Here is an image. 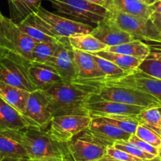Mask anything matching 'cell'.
Instances as JSON below:
<instances>
[{"mask_svg":"<svg viewBox=\"0 0 161 161\" xmlns=\"http://www.w3.org/2000/svg\"><path fill=\"white\" fill-rule=\"evenodd\" d=\"M97 91L93 85L80 82L61 81L44 90L53 117L66 115L90 116L86 104Z\"/></svg>","mask_w":161,"mask_h":161,"instance_id":"obj_1","label":"cell"},{"mask_svg":"<svg viewBox=\"0 0 161 161\" xmlns=\"http://www.w3.org/2000/svg\"><path fill=\"white\" fill-rule=\"evenodd\" d=\"M2 132L20 143L26 151L28 159L31 160L70 155L67 144L55 140L46 130L25 127L21 130H8Z\"/></svg>","mask_w":161,"mask_h":161,"instance_id":"obj_2","label":"cell"},{"mask_svg":"<svg viewBox=\"0 0 161 161\" xmlns=\"http://www.w3.org/2000/svg\"><path fill=\"white\" fill-rule=\"evenodd\" d=\"M23 21L36 27L48 36L57 39L69 37L75 34H90L94 27L87 24L75 21L63 16L50 12L45 8L40 7Z\"/></svg>","mask_w":161,"mask_h":161,"instance_id":"obj_3","label":"cell"},{"mask_svg":"<svg viewBox=\"0 0 161 161\" xmlns=\"http://www.w3.org/2000/svg\"><path fill=\"white\" fill-rule=\"evenodd\" d=\"M105 19L124 31L131 35L135 39L160 42L161 35L151 19H144L120 12L114 8H108Z\"/></svg>","mask_w":161,"mask_h":161,"instance_id":"obj_4","label":"cell"},{"mask_svg":"<svg viewBox=\"0 0 161 161\" xmlns=\"http://www.w3.org/2000/svg\"><path fill=\"white\" fill-rule=\"evenodd\" d=\"M63 17L82 23L97 25L108 14V9L86 0H48Z\"/></svg>","mask_w":161,"mask_h":161,"instance_id":"obj_5","label":"cell"},{"mask_svg":"<svg viewBox=\"0 0 161 161\" xmlns=\"http://www.w3.org/2000/svg\"><path fill=\"white\" fill-rule=\"evenodd\" d=\"M36 42L24 33L12 19L0 15V49L15 53L31 62Z\"/></svg>","mask_w":161,"mask_h":161,"instance_id":"obj_6","label":"cell"},{"mask_svg":"<svg viewBox=\"0 0 161 161\" xmlns=\"http://www.w3.org/2000/svg\"><path fill=\"white\" fill-rule=\"evenodd\" d=\"M31 62L22 57L5 51L0 57V81L29 92L36 91L28 75Z\"/></svg>","mask_w":161,"mask_h":161,"instance_id":"obj_7","label":"cell"},{"mask_svg":"<svg viewBox=\"0 0 161 161\" xmlns=\"http://www.w3.org/2000/svg\"><path fill=\"white\" fill-rule=\"evenodd\" d=\"M94 86L97 87L95 94L106 100L144 108L161 106V102L157 97L139 90L105 85H96Z\"/></svg>","mask_w":161,"mask_h":161,"instance_id":"obj_8","label":"cell"},{"mask_svg":"<svg viewBox=\"0 0 161 161\" xmlns=\"http://www.w3.org/2000/svg\"><path fill=\"white\" fill-rule=\"evenodd\" d=\"M84 83L93 86L105 85L134 88L148 93L161 102V80L151 76L138 69L127 72L125 75L119 78L103 79L101 80H93Z\"/></svg>","mask_w":161,"mask_h":161,"instance_id":"obj_9","label":"cell"},{"mask_svg":"<svg viewBox=\"0 0 161 161\" xmlns=\"http://www.w3.org/2000/svg\"><path fill=\"white\" fill-rule=\"evenodd\" d=\"M67 146L74 161H95L106 155L108 146L85 130L69 142Z\"/></svg>","mask_w":161,"mask_h":161,"instance_id":"obj_10","label":"cell"},{"mask_svg":"<svg viewBox=\"0 0 161 161\" xmlns=\"http://www.w3.org/2000/svg\"><path fill=\"white\" fill-rule=\"evenodd\" d=\"M144 107L106 100L95 93L90 97L86 109L92 119L97 117H137Z\"/></svg>","mask_w":161,"mask_h":161,"instance_id":"obj_11","label":"cell"},{"mask_svg":"<svg viewBox=\"0 0 161 161\" xmlns=\"http://www.w3.org/2000/svg\"><path fill=\"white\" fill-rule=\"evenodd\" d=\"M91 121L92 118L90 116L66 115L54 116L47 131L55 140L67 144L74 137L86 130Z\"/></svg>","mask_w":161,"mask_h":161,"instance_id":"obj_12","label":"cell"},{"mask_svg":"<svg viewBox=\"0 0 161 161\" xmlns=\"http://www.w3.org/2000/svg\"><path fill=\"white\" fill-rule=\"evenodd\" d=\"M21 115L28 127L46 130L50 126L53 115L48 98L43 91L36 90L31 92L25 112Z\"/></svg>","mask_w":161,"mask_h":161,"instance_id":"obj_13","label":"cell"},{"mask_svg":"<svg viewBox=\"0 0 161 161\" xmlns=\"http://www.w3.org/2000/svg\"><path fill=\"white\" fill-rule=\"evenodd\" d=\"M43 64L53 69L62 78L63 81L74 82L76 80L74 49L70 45L69 37L60 39V44L54 54Z\"/></svg>","mask_w":161,"mask_h":161,"instance_id":"obj_14","label":"cell"},{"mask_svg":"<svg viewBox=\"0 0 161 161\" xmlns=\"http://www.w3.org/2000/svg\"><path fill=\"white\" fill-rule=\"evenodd\" d=\"M91 34L108 47L120 45L135 40L131 35L105 18L94 27Z\"/></svg>","mask_w":161,"mask_h":161,"instance_id":"obj_15","label":"cell"},{"mask_svg":"<svg viewBox=\"0 0 161 161\" xmlns=\"http://www.w3.org/2000/svg\"><path fill=\"white\" fill-rule=\"evenodd\" d=\"M86 130L107 146H113L118 141H128L131 136V134L105 122L100 117L92 119Z\"/></svg>","mask_w":161,"mask_h":161,"instance_id":"obj_16","label":"cell"},{"mask_svg":"<svg viewBox=\"0 0 161 161\" xmlns=\"http://www.w3.org/2000/svg\"><path fill=\"white\" fill-rule=\"evenodd\" d=\"M74 58L77 73L75 81L84 83L105 79L104 75L99 70L92 53L74 50Z\"/></svg>","mask_w":161,"mask_h":161,"instance_id":"obj_17","label":"cell"},{"mask_svg":"<svg viewBox=\"0 0 161 161\" xmlns=\"http://www.w3.org/2000/svg\"><path fill=\"white\" fill-rule=\"evenodd\" d=\"M28 75L37 90H44L63 81L62 78L49 66L43 64H33L28 67Z\"/></svg>","mask_w":161,"mask_h":161,"instance_id":"obj_18","label":"cell"},{"mask_svg":"<svg viewBox=\"0 0 161 161\" xmlns=\"http://www.w3.org/2000/svg\"><path fill=\"white\" fill-rule=\"evenodd\" d=\"M28 127L22 115L0 97V132Z\"/></svg>","mask_w":161,"mask_h":161,"instance_id":"obj_19","label":"cell"},{"mask_svg":"<svg viewBox=\"0 0 161 161\" xmlns=\"http://www.w3.org/2000/svg\"><path fill=\"white\" fill-rule=\"evenodd\" d=\"M109 7L144 19L150 18L154 12L152 6L147 5L141 0H108L107 9Z\"/></svg>","mask_w":161,"mask_h":161,"instance_id":"obj_20","label":"cell"},{"mask_svg":"<svg viewBox=\"0 0 161 161\" xmlns=\"http://www.w3.org/2000/svg\"><path fill=\"white\" fill-rule=\"evenodd\" d=\"M30 94L29 91L0 81V97L20 114L25 112Z\"/></svg>","mask_w":161,"mask_h":161,"instance_id":"obj_21","label":"cell"},{"mask_svg":"<svg viewBox=\"0 0 161 161\" xmlns=\"http://www.w3.org/2000/svg\"><path fill=\"white\" fill-rule=\"evenodd\" d=\"M107 51L114 52V53H122L135 57L138 59L144 61L151 53V49L146 43L139 39L130 41L120 45L108 47L105 50Z\"/></svg>","mask_w":161,"mask_h":161,"instance_id":"obj_22","label":"cell"},{"mask_svg":"<svg viewBox=\"0 0 161 161\" xmlns=\"http://www.w3.org/2000/svg\"><path fill=\"white\" fill-rule=\"evenodd\" d=\"M69 42L74 50H81L88 53H97L105 50L108 46L105 45L94 36L90 34H75L69 37Z\"/></svg>","mask_w":161,"mask_h":161,"instance_id":"obj_23","label":"cell"},{"mask_svg":"<svg viewBox=\"0 0 161 161\" xmlns=\"http://www.w3.org/2000/svg\"><path fill=\"white\" fill-rule=\"evenodd\" d=\"M0 155L3 157H9L18 160L28 159L23 146L3 132H0Z\"/></svg>","mask_w":161,"mask_h":161,"instance_id":"obj_24","label":"cell"},{"mask_svg":"<svg viewBox=\"0 0 161 161\" xmlns=\"http://www.w3.org/2000/svg\"><path fill=\"white\" fill-rule=\"evenodd\" d=\"M94 53L102 57V58H105V59L109 60L110 61L116 64V65L120 67L121 69L127 71V72L138 69V66L142 62V60L135 58V57L122 54V53H114V52L107 51V50H102V51Z\"/></svg>","mask_w":161,"mask_h":161,"instance_id":"obj_25","label":"cell"},{"mask_svg":"<svg viewBox=\"0 0 161 161\" xmlns=\"http://www.w3.org/2000/svg\"><path fill=\"white\" fill-rule=\"evenodd\" d=\"M139 124L153 130L161 137V110L160 107L145 108L138 116Z\"/></svg>","mask_w":161,"mask_h":161,"instance_id":"obj_26","label":"cell"},{"mask_svg":"<svg viewBox=\"0 0 161 161\" xmlns=\"http://www.w3.org/2000/svg\"><path fill=\"white\" fill-rule=\"evenodd\" d=\"M60 44L56 42H38L35 45L32 51L31 62L33 64H45L54 54Z\"/></svg>","mask_w":161,"mask_h":161,"instance_id":"obj_27","label":"cell"},{"mask_svg":"<svg viewBox=\"0 0 161 161\" xmlns=\"http://www.w3.org/2000/svg\"><path fill=\"white\" fill-rule=\"evenodd\" d=\"M95 60L99 70L103 74L105 79H116L122 77L127 73V71L121 69L116 64L110 61L109 60L102 58L95 53H92Z\"/></svg>","mask_w":161,"mask_h":161,"instance_id":"obj_28","label":"cell"},{"mask_svg":"<svg viewBox=\"0 0 161 161\" xmlns=\"http://www.w3.org/2000/svg\"><path fill=\"white\" fill-rule=\"evenodd\" d=\"M138 69L153 77L161 80V56L160 53L149 54L142 61Z\"/></svg>","mask_w":161,"mask_h":161,"instance_id":"obj_29","label":"cell"},{"mask_svg":"<svg viewBox=\"0 0 161 161\" xmlns=\"http://www.w3.org/2000/svg\"><path fill=\"white\" fill-rule=\"evenodd\" d=\"M20 29L23 31L24 33L29 36L30 38L33 39L36 43L38 42H59V39H57L52 36H48L45 32L42 31L37 28L36 27L30 25V24L26 23V22L21 21L17 23Z\"/></svg>","mask_w":161,"mask_h":161,"instance_id":"obj_30","label":"cell"},{"mask_svg":"<svg viewBox=\"0 0 161 161\" xmlns=\"http://www.w3.org/2000/svg\"><path fill=\"white\" fill-rule=\"evenodd\" d=\"M113 146L116 149H119L120 150L124 151V152L128 153L129 154L134 156V157H138V158L143 159V160H153L159 157V156L157 157V156L153 155V154L149 153L144 152L142 149H138V147L134 146L133 144L129 142L128 141H118L115 142Z\"/></svg>","mask_w":161,"mask_h":161,"instance_id":"obj_31","label":"cell"},{"mask_svg":"<svg viewBox=\"0 0 161 161\" xmlns=\"http://www.w3.org/2000/svg\"><path fill=\"white\" fill-rule=\"evenodd\" d=\"M135 135L149 144L159 148V149L161 148V137L158 134L147 128L145 126L138 124Z\"/></svg>","mask_w":161,"mask_h":161,"instance_id":"obj_32","label":"cell"},{"mask_svg":"<svg viewBox=\"0 0 161 161\" xmlns=\"http://www.w3.org/2000/svg\"><path fill=\"white\" fill-rule=\"evenodd\" d=\"M8 3L10 10L11 19L16 23L21 21L31 14L22 0H8Z\"/></svg>","mask_w":161,"mask_h":161,"instance_id":"obj_33","label":"cell"},{"mask_svg":"<svg viewBox=\"0 0 161 161\" xmlns=\"http://www.w3.org/2000/svg\"><path fill=\"white\" fill-rule=\"evenodd\" d=\"M128 142L131 143V144H133L134 146H136V147H138V149L144 151V152L149 153L155 155L157 157L159 156V153H160V149L159 148L155 147V146L147 143L146 142L143 141L141 138H138V136H136L135 134L131 135L130 138L128 139Z\"/></svg>","mask_w":161,"mask_h":161,"instance_id":"obj_34","label":"cell"},{"mask_svg":"<svg viewBox=\"0 0 161 161\" xmlns=\"http://www.w3.org/2000/svg\"><path fill=\"white\" fill-rule=\"evenodd\" d=\"M42 0H22L25 6L30 12V14L36 12L41 6V2Z\"/></svg>","mask_w":161,"mask_h":161,"instance_id":"obj_35","label":"cell"},{"mask_svg":"<svg viewBox=\"0 0 161 161\" xmlns=\"http://www.w3.org/2000/svg\"><path fill=\"white\" fill-rule=\"evenodd\" d=\"M20 161H74L72 160V157L70 155L67 157H47V158L42 159H36V160H31V159H27Z\"/></svg>","mask_w":161,"mask_h":161,"instance_id":"obj_36","label":"cell"},{"mask_svg":"<svg viewBox=\"0 0 161 161\" xmlns=\"http://www.w3.org/2000/svg\"><path fill=\"white\" fill-rule=\"evenodd\" d=\"M150 19L161 35V13L153 12L151 15Z\"/></svg>","mask_w":161,"mask_h":161,"instance_id":"obj_37","label":"cell"},{"mask_svg":"<svg viewBox=\"0 0 161 161\" xmlns=\"http://www.w3.org/2000/svg\"><path fill=\"white\" fill-rule=\"evenodd\" d=\"M86 1L94 3V4L99 5V6H102L105 8H107V5H108V0H86Z\"/></svg>","mask_w":161,"mask_h":161,"instance_id":"obj_38","label":"cell"},{"mask_svg":"<svg viewBox=\"0 0 161 161\" xmlns=\"http://www.w3.org/2000/svg\"><path fill=\"white\" fill-rule=\"evenodd\" d=\"M152 7L154 12L161 13V0H157V3H154Z\"/></svg>","mask_w":161,"mask_h":161,"instance_id":"obj_39","label":"cell"},{"mask_svg":"<svg viewBox=\"0 0 161 161\" xmlns=\"http://www.w3.org/2000/svg\"><path fill=\"white\" fill-rule=\"evenodd\" d=\"M95 161H121V160H116V159H113V158H112V157H109L108 156L105 155V157H103L102 158L99 159V160H95Z\"/></svg>","mask_w":161,"mask_h":161,"instance_id":"obj_40","label":"cell"},{"mask_svg":"<svg viewBox=\"0 0 161 161\" xmlns=\"http://www.w3.org/2000/svg\"><path fill=\"white\" fill-rule=\"evenodd\" d=\"M143 3H146L147 5H149V6H153L155 3H157V0H141Z\"/></svg>","mask_w":161,"mask_h":161,"instance_id":"obj_41","label":"cell"},{"mask_svg":"<svg viewBox=\"0 0 161 161\" xmlns=\"http://www.w3.org/2000/svg\"><path fill=\"white\" fill-rule=\"evenodd\" d=\"M1 161H20V160H16V159L9 158V157H3V160H2Z\"/></svg>","mask_w":161,"mask_h":161,"instance_id":"obj_42","label":"cell"},{"mask_svg":"<svg viewBox=\"0 0 161 161\" xmlns=\"http://www.w3.org/2000/svg\"><path fill=\"white\" fill-rule=\"evenodd\" d=\"M5 51H6V50H2V49H0V57H1V55L3 54Z\"/></svg>","mask_w":161,"mask_h":161,"instance_id":"obj_43","label":"cell"},{"mask_svg":"<svg viewBox=\"0 0 161 161\" xmlns=\"http://www.w3.org/2000/svg\"><path fill=\"white\" fill-rule=\"evenodd\" d=\"M159 157H160V161H161V148L160 149V153H159Z\"/></svg>","mask_w":161,"mask_h":161,"instance_id":"obj_44","label":"cell"},{"mask_svg":"<svg viewBox=\"0 0 161 161\" xmlns=\"http://www.w3.org/2000/svg\"><path fill=\"white\" fill-rule=\"evenodd\" d=\"M3 157H2V156H1V155H0V161H1L2 160H3Z\"/></svg>","mask_w":161,"mask_h":161,"instance_id":"obj_45","label":"cell"},{"mask_svg":"<svg viewBox=\"0 0 161 161\" xmlns=\"http://www.w3.org/2000/svg\"><path fill=\"white\" fill-rule=\"evenodd\" d=\"M0 15H2V13L1 12H0Z\"/></svg>","mask_w":161,"mask_h":161,"instance_id":"obj_46","label":"cell"},{"mask_svg":"<svg viewBox=\"0 0 161 161\" xmlns=\"http://www.w3.org/2000/svg\"><path fill=\"white\" fill-rule=\"evenodd\" d=\"M160 110H161V106H160Z\"/></svg>","mask_w":161,"mask_h":161,"instance_id":"obj_47","label":"cell"},{"mask_svg":"<svg viewBox=\"0 0 161 161\" xmlns=\"http://www.w3.org/2000/svg\"><path fill=\"white\" fill-rule=\"evenodd\" d=\"M160 56H161V53H160Z\"/></svg>","mask_w":161,"mask_h":161,"instance_id":"obj_48","label":"cell"}]
</instances>
